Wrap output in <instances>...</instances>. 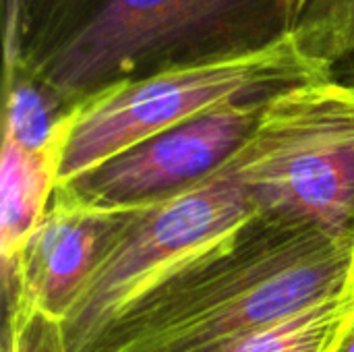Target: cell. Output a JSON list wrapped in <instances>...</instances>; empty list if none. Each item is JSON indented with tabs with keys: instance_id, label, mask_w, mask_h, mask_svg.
Listing matches in <instances>:
<instances>
[{
	"instance_id": "obj_1",
	"label": "cell",
	"mask_w": 354,
	"mask_h": 352,
	"mask_svg": "<svg viewBox=\"0 0 354 352\" xmlns=\"http://www.w3.org/2000/svg\"><path fill=\"white\" fill-rule=\"evenodd\" d=\"M354 288V237L253 216L129 311L89 352H216Z\"/></svg>"
},
{
	"instance_id": "obj_2",
	"label": "cell",
	"mask_w": 354,
	"mask_h": 352,
	"mask_svg": "<svg viewBox=\"0 0 354 352\" xmlns=\"http://www.w3.org/2000/svg\"><path fill=\"white\" fill-rule=\"evenodd\" d=\"M305 0H25L17 56L68 106L174 66L255 52L297 31Z\"/></svg>"
},
{
	"instance_id": "obj_3",
	"label": "cell",
	"mask_w": 354,
	"mask_h": 352,
	"mask_svg": "<svg viewBox=\"0 0 354 352\" xmlns=\"http://www.w3.org/2000/svg\"><path fill=\"white\" fill-rule=\"evenodd\" d=\"M328 75L332 71L290 33L255 52L174 66L108 87L73 108L56 185L197 116L230 104L270 100Z\"/></svg>"
},
{
	"instance_id": "obj_4",
	"label": "cell",
	"mask_w": 354,
	"mask_h": 352,
	"mask_svg": "<svg viewBox=\"0 0 354 352\" xmlns=\"http://www.w3.org/2000/svg\"><path fill=\"white\" fill-rule=\"evenodd\" d=\"M228 170L257 214L354 237V81L328 75L270 98Z\"/></svg>"
},
{
	"instance_id": "obj_5",
	"label": "cell",
	"mask_w": 354,
	"mask_h": 352,
	"mask_svg": "<svg viewBox=\"0 0 354 352\" xmlns=\"http://www.w3.org/2000/svg\"><path fill=\"white\" fill-rule=\"evenodd\" d=\"M257 216L228 166L207 183L141 212L62 322L66 352H89L137 301Z\"/></svg>"
},
{
	"instance_id": "obj_6",
	"label": "cell",
	"mask_w": 354,
	"mask_h": 352,
	"mask_svg": "<svg viewBox=\"0 0 354 352\" xmlns=\"http://www.w3.org/2000/svg\"><path fill=\"white\" fill-rule=\"evenodd\" d=\"M266 104L268 100L230 104L197 116L56 185V193L110 212L162 205L220 174L253 135Z\"/></svg>"
},
{
	"instance_id": "obj_7",
	"label": "cell",
	"mask_w": 354,
	"mask_h": 352,
	"mask_svg": "<svg viewBox=\"0 0 354 352\" xmlns=\"http://www.w3.org/2000/svg\"><path fill=\"white\" fill-rule=\"evenodd\" d=\"M145 210L79 205L54 191L52 203L19 255L2 268L4 305H29L64 322L97 268Z\"/></svg>"
},
{
	"instance_id": "obj_8",
	"label": "cell",
	"mask_w": 354,
	"mask_h": 352,
	"mask_svg": "<svg viewBox=\"0 0 354 352\" xmlns=\"http://www.w3.org/2000/svg\"><path fill=\"white\" fill-rule=\"evenodd\" d=\"M60 151H27L2 141L0 160V259L8 266L46 216L56 183Z\"/></svg>"
},
{
	"instance_id": "obj_9",
	"label": "cell",
	"mask_w": 354,
	"mask_h": 352,
	"mask_svg": "<svg viewBox=\"0 0 354 352\" xmlns=\"http://www.w3.org/2000/svg\"><path fill=\"white\" fill-rule=\"evenodd\" d=\"M354 328V288L266 324L216 352H336Z\"/></svg>"
},
{
	"instance_id": "obj_10",
	"label": "cell",
	"mask_w": 354,
	"mask_h": 352,
	"mask_svg": "<svg viewBox=\"0 0 354 352\" xmlns=\"http://www.w3.org/2000/svg\"><path fill=\"white\" fill-rule=\"evenodd\" d=\"M73 106L23 68L4 71L2 141L27 151H62Z\"/></svg>"
},
{
	"instance_id": "obj_11",
	"label": "cell",
	"mask_w": 354,
	"mask_h": 352,
	"mask_svg": "<svg viewBox=\"0 0 354 352\" xmlns=\"http://www.w3.org/2000/svg\"><path fill=\"white\" fill-rule=\"evenodd\" d=\"M295 33L315 60L334 71L354 54V0H311Z\"/></svg>"
},
{
	"instance_id": "obj_12",
	"label": "cell",
	"mask_w": 354,
	"mask_h": 352,
	"mask_svg": "<svg viewBox=\"0 0 354 352\" xmlns=\"http://www.w3.org/2000/svg\"><path fill=\"white\" fill-rule=\"evenodd\" d=\"M2 352H66L62 322L29 305H6Z\"/></svg>"
},
{
	"instance_id": "obj_13",
	"label": "cell",
	"mask_w": 354,
	"mask_h": 352,
	"mask_svg": "<svg viewBox=\"0 0 354 352\" xmlns=\"http://www.w3.org/2000/svg\"><path fill=\"white\" fill-rule=\"evenodd\" d=\"M25 0H4V66L17 56Z\"/></svg>"
},
{
	"instance_id": "obj_14",
	"label": "cell",
	"mask_w": 354,
	"mask_h": 352,
	"mask_svg": "<svg viewBox=\"0 0 354 352\" xmlns=\"http://www.w3.org/2000/svg\"><path fill=\"white\" fill-rule=\"evenodd\" d=\"M332 75L340 77V79H346V81H354V54L348 56L346 60H342L338 66H334Z\"/></svg>"
},
{
	"instance_id": "obj_15",
	"label": "cell",
	"mask_w": 354,
	"mask_h": 352,
	"mask_svg": "<svg viewBox=\"0 0 354 352\" xmlns=\"http://www.w3.org/2000/svg\"><path fill=\"white\" fill-rule=\"evenodd\" d=\"M336 352H354V328H353V332L348 334V338L342 342V346H340Z\"/></svg>"
},
{
	"instance_id": "obj_16",
	"label": "cell",
	"mask_w": 354,
	"mask_h": 352,
	"mask_svg": "<svg viewBox=\"0 0 354 352\" xmlns=\"http://www.w3.org/2000/svg\"><path fill=\"white\" fill-rule=\"evenodd\" d=\"M309 2H311V0H305V8L309 6ZM303 12H305V10H303Z\"/></svg>"
}]
</instances>
